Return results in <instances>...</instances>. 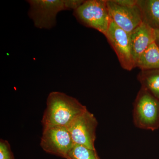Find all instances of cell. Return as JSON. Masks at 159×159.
I'll list each match as a JSON object with an SVG mask.
<instances>
[{"mask_svg": "<svg viewBox=\"0 0 159 159\" xmlns=\"http://www.w3.org/2000/svg\"><path fill=\"white\" fill-rule=\"evenodd\" d=\"M87 110L74 97L61 92H51L47 98V107L41 121L43 129L55 126L67 127Z\"/></svg>", "mask_w": 159, "mask_h": 159, "instance_id": "obj_1", "label": "cell"}, {"mask_svg": "<svg viewBox=\"0 0 159 159\" xmlns=\"http://www.w3.org/2000/svg\"><path fill=\"white\" fill-rule=\"evenodd\" d=\"M28 14L34 25L40 29H50L56 24L59 12L75 10L84 1L82 0H29Z\"/></svg>", "mask_w": 159, "mask_h": 159, "instance_id": "obj_2", "label": "cell"}, {"mask_svg": "<svg viewBox=\"0 0 159 159\" xmlns=\"http://www.w3.org/2000/svg\"><path fill=\"white\" fill-rule=\"evenodd\" d=\"M76 19L83 25L105 35L111 21L107 0H88L74 11Z\"/></svg>", "mask_w": 159, "mask_h": 159, "instance_id": "obj_3", "label": "cell"}, {"mask_svg": "<svg viewBox=\"0 0 159 159\" xmlns=\"http://www.w3.org/2000/svg\"><path fill=\"white\" fill-rule=\"evenodd\" d=\"M134 123L138 128L155 130L159 127V99L141 88L134 104Z\"/></svg>", "mask_w": 159, "mask_h": 159, "instance_id": "obj_4", "label": "cell"}, {"mask_svg": "<svg viewBox=\"0 0 159 159\" xmlns=\"http://www.w3.org/2000/svg\"><path fill=\"white\" fill-rule=\"evenodd\" d=\"M105 37L116 54L121 66L128 71L136 67L130 34L119 28L111 20Z\"/></svg>", "mask_w": 159, "mask_h": 159, "instance_id": "obj_5", "label": "cell"}, {"mask_svg": "<svg viewBox=\"0 0 159 159\" xmlns=\"http://www.w3.org/2000/svg\"><path fill=\"white\" fill-rule=\"evenodd\" d=\"M74 145L67 127L55 126L43 129L40 145L46 152L66 159Z\"/></svg>", "mask_w": 159, "mask_h": 159, "instance_id": "obj_6", "label": "cell"}, {"mask_svg": "<svg viewBox=\"0 0 159 159\" xmlns=\"http://www.w3.org/2000/svg\"><path fill=\"white\" fill-rule=\"evenodd\" d=\"M97 125L96 117L87 110L74 120L67 128L74 144L96 149L95 142Z\"/></svg>", "mask_w": 159, "mask_h": 159, "instance_id": "obj_7", "label": "cell"}, {"mask_svg": "<svg viewBox=\"0 0 159 159\" xmlns=\"http://www.w3.org/2000/svg\"><path fill=\"white\" fill-rule=\"evenodd\" d=\"M107 5L111 20L129 34L143 23L138 4L134 6H122L114 0H107Z\"/></svg>", "mask_w": 159, "mask_h": 159, "instance_id": "obj_8", "label": "cell"}, {"mask_svg": "<svg viewBox=\"0 0 159 159\" xmlns=\"http://www.w3.org/2000/svg\"><path fill=\"white\" fill-rule=\"evenodd\" d=\"M132 50L135 63L142 53L156 41L155 30L142 23L130 33Z\"/></svg>", "mask_w": 159, "mask_h": 159, "instance_id": "obj_9", "label": "cell"}, {"mask_svg": "<svg viewBox=\"0 0 159 159\" xmlns=\"http://www.w3.org/2000/svg\"><path fill=\"white\" fill-rule=\"evenodd\" d=\"M138 4L143 22L154 30H159V0H139Z\"/></svg>", "mask_w": 159, "mask_h": 159, "instance_id": "obj_10", "label": "cell"}, {"mask_svg": "<svg viewBox=\"0 0 159 159\" xmlns=\"http://www.w3.org/2000/svg\"><path fill=\"white\" fill-rule=\"evenodd\" d=\"M142 71L159 69V46L154 42L139 57L136 64Z\"/></svg>", "mask_w": 159, "mask_h": 159, "instance_id": "obj_11", "label": "cell"}, {"mask_svg": "<svg viewBox=\"0 0 159 159\" xmlns=\"http://www.w3.org/2000/svg\"><path fill=\"white\" fill-rule=\"evenodd\" d=\"M138 79L142 88L159 99V69L141 71Z\"/></svg>", "mask_w": 159, "mask_h": 159, "instance_id": "obj_12", "label": "cell"}, {"mask_svg": "<svg viewBox=\"0 0 159 159\" xmlns=\"http://www.w3.org/2000/svg\"><path fill=\"white\" fill-rule=\"evenodd\" d=\"M66 159H100L96 149L74 144L67 155Z\"/></svg>", "mask_w": 159, "mask_h": 159, "instance_id": "obj_13", "label": "cell"}, {"mask_svg": "<svg viewBox=\"0 0 159 159\" xmlns=\"http://www.w3.org/2000/svg\"><path fill=\"white\" fill-rule=\"evenodd\" d=\"M0 159H15L9 142L3 139L0 141Z\"/></svg>", "mask_w": 159, "mask_h": 159, "instance_id": "obj_14", "label": "cell"}, {"mask_svg": "<svg viewBox=\"0 0 159 159\" xmlns=\"http://www.w3.org/2000/svg\"><path fill=\"white\" fill-rule=\"evenodd\" d=\"M156 43L159 46V30H155Z\"/></svg>", "mask_w": 159, "mask_h": 159, "instance_id": "obj_15", "label": "cell"}]
</instances>
